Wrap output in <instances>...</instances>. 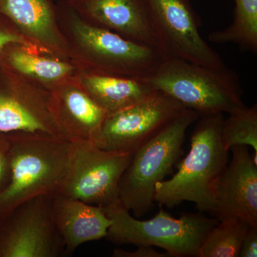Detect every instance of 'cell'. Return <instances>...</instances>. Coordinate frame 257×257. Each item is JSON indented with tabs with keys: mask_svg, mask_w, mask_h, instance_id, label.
Wrapping results in <instances>:
<instances>
[{
	"mask_svg": "<svg viewBox=\"0 0 257 257\" xmlns=\"http://www.w3.org/2000/svg\"><path fill=\"white\" fill-rule=\"evenodd\" d=\"M57 20L69 57L81 70L147 79L163 57L158 51L83 20L65 0H57Z\"/></svg>",
	"mask_w": 257,
	"mask_h": 257,
	"instance_id": "6da1fadb",
	"label": "cell"
},
{
	"mask_svg": "<svg viewBox=\"0 0 257 257\" xmlns=\"http://www.w3.org/2000/svg\"><path fill=\"white\" fill-rule=\"evenodd\" d=\"M223 114L199 116L191 136L190 150L176 167L177 173L155 187V202L172 208L187 201L201 212L212 214L221 175L229 162L223 142Z\"/></svg>",
	"mask_w": 257,
	"mask_h": 257,
	"instance_id": "7a4b0ae2",
	"label": "cell"
},
{
	"mask_svg": "<svg viewBox=\"0 0 257 257\" xmlns=\"http://www.w3.org/2000/svg\"><path fill=\"white\" fill-rule=\"evenodd\" d=\"M9 182L0 192V219L32 198L58 193L68 170L72 143L43 134L8 133Z\"/></svg>",
	"mask_w": 257,
	"mask_h": 257,
	"instance_id": "3957f363",
	"label": "cell"
},
{
	"mask_svg": "<svg viewBox=\"0 0 257 257\" xmlns=\"http://www.w3.org/2000/svg\"><path fill=\"white\" fill-rule=\"evenodd\" d=\"M145 80L199 116L229 114L245 105L239 77L228 67L216 69L166 58Z\"/></svg>",
	"mask_w": 257,
	"mask_h": 257,
	"instance_id": "277c9868",
	"label": "cell"
},
{
	"mask_svg": "<svg viewBox=\"0 0 257 257\" xmlns=\"http://www.w3.org/2000/svg\"><path fill=\"white\" fill-rule=\"evenodd\" d=\"M199 116L185 109L133 152L120 179L119 201L136 217L146 214L155 202V187L170 175L184 155L186 132Z\"/></svg>",
	"mask_w": 257,
	"mask_h": 257,
	"instance_id": "5b68a950",
	"label": "cell"
},
{
	"mask_svg": "<svg viewBox=\"0 0 257 257\" xmlns=\"http://www.w3.org/2000/svg\"><path fill=\"white\" fill-rule=\"evenodd\" d=\"M103 209L111 221L105 237L108 241L118 245L157 246L173 257H199L203 241L219 222L216 218L194 213L177 219L163 209L152 219L139 220L120 202Z\"/></svg>",
	"mask_w": 257,
	"mask_h": 257,
	"instance_id": "8992f818",
	"label": "cell"
},
{
	"mask_svg": "<svg viewBox=\"0 0 257 257\" xmlns=\"http://www.w3.org/2000/svg\"><path fill=\"white\" fill-rule=\"evenodd\" d=\"M133 155L85 142L72 143L68 170L57 194L101 208L114 205L120 202V179Z\"/></svg>",
	"mask_w": 257,
	"mask_h": 257,
	"instance_id": "52a82bcc",
	"label": "cell"
},
{
	"mask_svg": "<svg viewBox=\"0 0 257 257\" xmlns=\"http://www.w3.org/2000/svg\"><path fill=\"white\" fill-rule=\"evenodd\" d=\"M159 52L216 69L227 68L220 55L203 39L200 19L191 0H147Z\"/></svg>",
	"mask_w": 257,
	"mask_h": 257,
	"instance_id": "ba28073f",
	"label": "cell"
},
{
	"mask_svg": "<svg viewBox=\"0 0 257 257\" xmlns=\"http://www.w3.org/2000/svg\"><path fill=\"white\" fill-rule=\"evenodd\" d=\"M51 194L20 204L0 219V257H58L65 254L56 228Z\"/></svg>",
	"mask_w": 257,
	"mask_h": 257,
	"instance_id": "9c48e42d",
	"label": "cell"
},
{
	"mask_svg": "<svg viewBox=\"0 0 257 257\" xmlns=\"http://www.w3.org/2000/svg\"><path fill=\"white\" fill-rule=\"evenodd\" d=\"M0 132L43 134L62 139L51 92L0 63Z\"/></svg>",
	"mask_w": 257,
	"mask_h": 257,
	"instance_id": "30bf717a",
	"label": "cell"
},
{
	"mask_svg": "<svg viewBox=\"0 0 257 257\" xmlns=\"http://www.w3.org/2000/svg\"><path fill=\"white\" fill-rule=\"evenodd\" d=\"M185 109L178 101L159 92L150 99L106 114L101 149L134 152Z\"/></svg>",
	"mask_w": 257,
	"mask_h": 257,
	"instance_id": "8fae6325",
	"label": "cell"
},
{
	"mask_svg": "<svg viewBox=\"0 0 257 257\" xmlns=\"http://www.w3.org/2000/svg\"><path fill=\"white\" fill-rule=\"evenodd\" d=\"M65 2L83 20L93 26L114 32L159 52L158 42L152 27L147 0Z\"/></svg>",
	"mask_w": 257,
	"mask_h": 257,
	"instance_id": "7c38bea8",
	"label": "cell"
},
{
	"mask_svg": "<svg viewBox=\"0 0 257 257\" xmlns=\"http://www.w3.org/2000/svg\"><path fill=\"white\" fill-rule=\"evenodd\" d=\"M232 157L223 172L211 215L218 221L236 218L257 226V164L248 147H231Z\"/></svg>",
	"mask_w": 257,
	"mask_h": 257,
	"instance_id": "4fadbf2b",
	"label": "cell"
},
{
	"mask_svg": "<svg viewBox=\"0 0 257 257\" xmlns=\"http://www.w3.org/2000/svg\"><path fill=\"white\" fill-rule=\"evenodd\" d=\"M51 108L63 140L102 147L107 114L79 85L77 78L51 92Z\"/></svg>",
	"mask_w": 257,
	"mask_h": 257,
	"instance_id": "5bb4252c",
	"label": "cell"
},
{
	"mask_svg": "<svg viewBox=\"0 0 257 257\" xmlns=\"http://www.w3.org/2000/svg\"><path fill=\"white\" fill-rule=\"evenodd\" d=\"M0 13L42 53L70 60L57 20L55 0H0Z\"/></svg>",
	"mask_w": 257,
	"mask_h": 257,
	"instance_id": "9a60e30c",
	"label": "cell"
},
{
	"mask_svg": "<svg viewBox=\"0 0 257 257\" xmlns=\"http://www.w3.org/2000/svg\"><path fill=\"white\" fill-rule=\"evenodd\" d=\"M52 211L65 254L83 243L105 238L111 224L103 208L60 194L53 196Z\"/></svg>",
	"mask_w": 257,
	"mask_h": 257,
	"instance_id": "2e32d148",
	"label": "cell"
},
{
	"mask_svg": "<svg viewBox=\"0 0 257 257\" xmlns=\"http://www.w3.org/2000/svg\"><path fill=\"white\" fill-rule=\"evenodd\" d=\"M0 63L52 92L77 79L79 69L71 60L57 58L21 43H10L0 52Z\"/></svg>",
	"mask_w": 257,
	"mask_h": 257,
	"instance_id": "e0dca14e",
	"label": "cell"
},
{
	"mask_svg": "<svg viewBox=\"0 0 257 257\" xmlns=\"http://www.w3.org/2000/svg\"><path fill=\"white\" fill-rule=\"evenodd\" d=\"M77 80L107 114L150 99L159 92L145 79L92 73L81 69Z\"/></svg>",
	"mask_w": 257,
	"mask_h": 257,
	"instance_id": "ac0fdd59",
	"label": "cell"
},
{
	"mask_svg": "<svg viewBox=\"0 0 257 257\" xmlns=\"http://www.w3.org/2000/svg\"><path fill=\"white\" fill-rule=\"evenodd\" d=\"M231 25L211 32L209 38L216 44H234L242 51L257 52V0H234Z\"/></svg>",
	"mask_w": 257,
	"mask_h": 257,
	"instance_id": "d6986e66",
	"label": "cell"
},
{
	"mask_svg": "<svg viewBox=\"0 0 257 257\" xmlns=\"http://www.w3.org/2000/svg\"><path fill=\"white\" fill-rule=\"evenodd\" d=\"M250 225L230 218L219 221L203 241L199 257H238L243 236Z\"/></svg>",
	"mask_w": 257,
	"mask_h": 257,
	"instance_id": "ffe728a7",
	"label": "cell"
},
{
	"mask_svg": "<svg viewBox=\"0 0 257 257\" xmlns=\"http://www.w3.org/2000/svg\"><path fill=\"white\" fill-rule=\"evenodd\" d=\"M223 142L229 150L235 146L251 147L253 162L257 164V106L246 105L229 113L221 128Z\"/></svg>",
	"mask_w": 257,
	"mask_h": 257,
	"instance_id": "44dd1931",
	"label": "cell"
},
{
	"mask_svg": "<svg viewBox=\"0 0 257 257\" xmlns=\"http://www.w3.org/2000/svg\"><path fill=\"white\" fill-rule=\"evenodd\" d=\"M10 43H21L26 46L36 49L20 33L14 23L9 18L0 13V52Z\"/></svg>",
	"mask_w": 257,
	"mask_h": 257,
	"instance_id": "7402d4cb",
	"label": "cell"
},
{
	"mask_svg": "<svg viewBox=\"0 0 257 257\" xmlns=\"http://www.w3.org/2000/svg\"><path fill=\"white\" fill-rule=\"evenodd\" d=\"M11 172V142L8 133L0 132V192L10 180Z\"/></svg>",
	"mask_w": 257,
	"mask_h": 257,
	"instance_id": "603a6c76",
	"label": "cell"
},
{
	"mask_svg": "<svg viewBox=\"0 0 257 257\" xmlns=\"http://www.w3.org/2000/svg\"><path fill=\"white\" fill-rule=\"evenodd\" d=\"M239 256H257V226H248L243 236Z\"/></svg>",
	"mask_w": 257,
	"mask_h": 257,
	"instance_id": "cb8c5ba5",
	"label": "cell"
},
{
	"mask_svg": "<svg viewBox=\"0 0 257 257\" xmlns=\"http://www.w3.org/2000/svg\"><path fill=\"white\" fill-rule=\"evenodd\" d=\"M135 251L116 248L112 253L113 257H168L170 256L167 252L162 253L157 251L152 246L140 245Z\"/></svg>",
	"mask_w": 257,
	"mask_h": 257,
	"instance_id": "d4e9b609",
	"label": "cell"
}]
</instances>
